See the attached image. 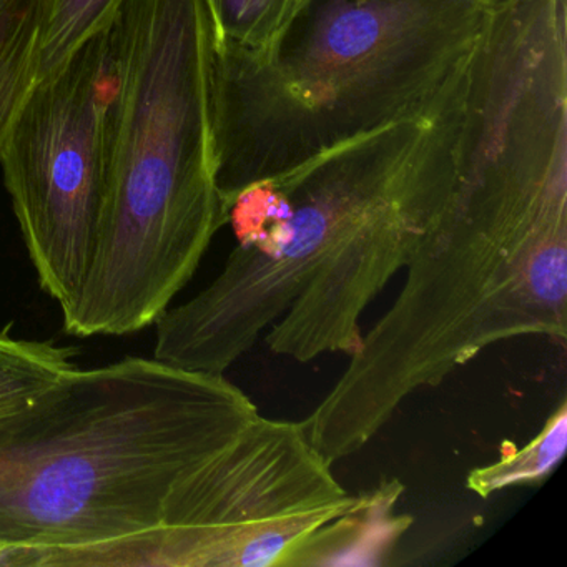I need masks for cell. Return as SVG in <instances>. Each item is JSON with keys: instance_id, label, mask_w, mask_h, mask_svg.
Listing matches in <instances>:
<instances>
[{"instance_id": "obj_1", "label": "cell", "mask_w": 567, "mask_h": 567, "mask_svg": "<svg viewBox=\"0 0 567 567\" xmlns=\"http://www.w3.org/2000/svg\"><path fill=\"white\" fill-rule=\"evenodd\" d=\"M466 95L241 190L228 205L227 264L158 318L155 360L225 374L261 337L297 363L353 357L364 311L453 200Z\"/></svg>"}, {"instance_id": "obj_6", "label": "cell", "mask_w": 567, "mask_h": 567, "mask_svg": "<svg viewBox=\"0 0 567 567\" xmlns=\"http://www.w3.org/2000/svg\"><path fill=\"white\" fill-rule=\"evenodd\" d=\"M354 501L303 421L258 414L177 487L161 526L58 550L45 567H287Z\"/></svg>"}, {"instance_id": "obj_11", "label": "cell", "mask_w": 567, "mask_h": 567, "mask_svg": "<svg viewBox=\"0 0 567 567\" xmlns=\"http://www.w3.org/2000/svg\"><path fill=\"white\" fill-rule=\"evenodd\" d=\"M121 4L122 0H39L35 82L58 72L87 39L111 22Z\"/></svg>"}, {"instance_id": "obj_7", "label": "cell", "mask_w": 567, "mask_h": 567, "mask_svg": "<svg viewBox=\"0 0 567 567\" xmlns=\"http://www.w3.org/2000/svg\"><path fill=\"white\" fill-rule=\"evenodd\" d=\"M107 25L32 85L0 142L6 188L39 285L62 311L78 298L97 245Z\"/></svg>"}, {"instance_id": "obj_10", "label": "cell", "mask_w": 567, "mask_h": 567, "mask_svg": "<svg viewBox=\"0 0 567 567\" xmlns=\"http://www.w3.org/2000/svg\"><path fill=\"white\" fill-rule=\"evenodd\" d=\"M567 450V401L550 413L540 433L519 450L506 451L499 460L467 474L471 493L487 499L499 491L546 480Z\"/></svg>"}, {"instance_id": "obj_12", "label": "cell", "mask_w": 567, "mask_h": 567, "mask_svg": "<svg viewBox=\"0 0 567 567\" xmlns=\"http://www.w3.org/2000/svg\"><path fill=\"white\" fill-rule=\"evenodd\" d=\"M39 0H0V142L35 82Z\"/></svg>"}, {"instance_id": "obj_4", "label": "cell", "mask_w": 567, "mask_h": 567, "mask_svg": "<svg viewBox=\"0 0 567 567\" xmlns=\"http://www.w3.org/2000/svg\"><path fill=\"white\" fill-rule=\"evenodd\" d=\"M494 0H311L267 64L215 51L225 208L351 138L460 102Z\"/></svg>"}, {"instance_id": "obj_5", "label": "cell", "mask_w": 567, "mask_h": 567, "mask_svg": "<svg viewBox=\"0 0 567 567\" xmlns=\"http://www.w3.org/2000/svg\"><path fill=\"white\" fill-rule=\"evenodd\" d=\"M386 313L303 420L331 464L363 450L416 391L499 341L567 337V187L493 194L456 184Z\"/></svg>"}, {"instance_id": "obj_13", "label": "cell", "mask_w": 567, "mask_h": 567, "mask_svg": "<svg viewBox=\"0 0 567 567\" xmlns=\"http://www.w3.org/2000/svg\"><path fill=\"white\" fill-rule=\"evenodd\" d=\"M71 350L49 341H25L0 333V417L34 400L75 367Z\"/></svg>"}, {"instance_id": "obj_8", "label": "cell", "mask_w": 567, "mask_h": 567, "mask_svg": "<svg viewBox=\"0 0 567 567\" xmlns=\"http://www.w3.org/2000/svg\"><path fill=\"white\" fill-rule=\"evenodd\" d=\"M404 486L390 480L374 489L358 494L353 506L321 526L300 547L290 566H327V564H368V557L384 553L404 530L411 517L394 516V506Z\"/></svg>"}, {"instance_id": "obj_2", "label": "cell", "mask_w": 567, "mask_h": 567, "mask_svg": "<svg viewBox=\"0 0 567 567\" xmlns=\"http://www.w3.org/2000/svg\"><path fill=\"white\" fill-rule=\"evenodd\" d=\"M207 0H122L107 25L104 202L74 337L135 333L171 308L227 225Z\"/></svg>"}, {"instance_id": "obj_9", "label": "cell", "mask_w": 567, "mask_h": 567, "mask_svg": "<svg viewBox=\"0 0 567 567\" xmlns=\"http://www.w3.org/2000/svg\"><path fill=\"white\" fill-rule=\"evenodd\" d=\"M215 51L245 64H267L311 0H207Z\"/></svg>"}, {"instance_id": "obj_14", "label": "cell", "mask_w": 567, "mask_h": 567, "mask_svg": "<svg viewBox=\"0 0 567 567\" xmlns=\"http://www.w3.org/2000/svg\"><path fill=\"white\" fill-rule=\"evenodd\" d=\"M41 550L0 543V567H39Z\"/></svg>"}, {"instance_id": "obj_3", "label": "cell", "mask_w": 567, "mask_h": 567, "mask_svg": "<svg viewBox=\"0 0 567 567\" xmlns=\"http://www.w3.org/2000/svg\"><path fill=\"white\" fill-rule=\"evenodd\" d=\"M225 374L124 358L0 417V543L49 554L161 526L177 487L258 416Z\"/></svg>"}, {"instance_id": "obj_15", "label": "cell", "mask_w": 567, "mask_h": 567, "mask_svg": "<svg viewBox=\"0 0 567 567\" xmlns=\"http://www.w3.org/2000/svg\"><path fill=\"white\" fill-rule=\"evenodd\" d=\"M503 2H506V0H494L493 8H494V6L503 4Z\"/></svg>"}]
</instances>
